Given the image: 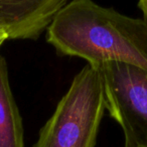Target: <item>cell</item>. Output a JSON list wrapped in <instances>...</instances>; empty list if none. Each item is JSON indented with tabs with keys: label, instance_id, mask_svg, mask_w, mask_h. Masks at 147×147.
<instances>
[{
	"label": "cell",
	"instance_id": "obj_1",
	"mask_svg": "<svg viewBox=\"0 0 147 147\" xmlns=\"http://www.w3.org/2000/svg\"><path fill=\"white\" fill-rule=\"evenodd\" d=\"M45 38L59 55L94 67L121 62L147 71V21L94 0H70L47 26Z\"/></svg>",
	"mask_w": 147,
	"mask_h": 147
},
{
	"label": "cell",
	"instance_id": "obj_6",
	"mask_svg": "<svg viewBox=\"0 0 147 147\" xmlns=\"http://www.w3.org/2000/svg\"><path fill=\"white\" fill-rule=\"evenodd\" d=\"M7 40H9V35H8L5 31L0 30V48H1V46L3 45V43Z\"/></svg>",
	"mask_w": 147,
	"mask_h": 147
},
{
	"label": "cell",
	"instance_id": "obj_5",
	"mask_svg": "<svg viewBox=\"0 0 147 147\" xmlns=\"http://www.w3.org/2000/svg\"><path fill=\"white\" fill-rule=\"evenodd\" d=\"M138 7L143 14V19L147 21V0H138Z\"/></svg>",
	"mask_w": 147,
	"mask_h": 147
},
{
	"label": "cell",
	"instance_id": "obj_4",
	"mask_svg": "<svg viewBox=\"0 0 147 147\" xmlns=\"http://www.w3.org/2000/svg\"><path fill=\"white\" fill-rule=\"evenodd\" d=\"M0 147H24L22 118L12 94L8 66L0 55Z\"/></svg>",
	"mask_w": 147,
	"mask_h": 147
},
{
	"label": "cell",
	"instance_id": "obj_2",
	"mask_svg": "<svg viewBox=\"0 0 147 147\" xmlns=\"http://www.w3.org/2000/svg\"><path fill=\"white\" fill-rule=\"evenodd\" d=\"M105 110L102 72L87 64L41 128L34 147H95Z\"/></svg>",
	"mask_w": 147,
	"mask_h": 147
},
{
	"label": "cell",
	"instance_id": "obj_3",
	"mask_svg": "<svg viewBox=\"0 0 147 147\" xmlns=\"http://www.w3.org/2000/svg\"><path fill=\"white\" fill-rule=\"evenodd\" d=\"M99 68L106 109L123 130L124 147H147V71L121 62Z\"/></svg>",
	"mask_w": 147,
	"mask_h": 147
}]
</instances>
